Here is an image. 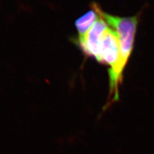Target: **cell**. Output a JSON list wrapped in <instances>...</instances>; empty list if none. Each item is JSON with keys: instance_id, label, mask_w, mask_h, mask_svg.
I'll return each mask as SVG.
<instances>
[{"instance_id": "obj_1", "label": "cell", "mask_w": 154, "mask_h": 154, "mask_svg": "<svg viewBox=\"0 0 154 154\" xmlns=\"http://www.w3.org/2000/svg\"><path fill=\"white\" fill-rule=\"evenodd\" d=\"M91 8L94 9L114 30L118 35L120 45V57L117 64L108 69L109 95L108 106L119 100V88L123 81V71L133 51L134 39L139 23V16L119 17L105 12L97 3H93Z\"/></svg>"}, {"instance_id": "obj_2", "label": "cell", "mask_w": 154, "mask_h": 154, "mask_svg": "<svg viewBox=\"0 0 154 154\" xmlns=\"http://www.w3.org/2000/svg\"><path fill=\"white\" fill-rule=\"evenodd\" d=\"M108 28L107 23L100 16L84 39L76 42V45L80 48L84 55L94 58L96 61H98L101 39Z\"/></svg>"}, {"instance_id": "obj_3", "label": "cell", "mask_w": 154, "mask_h": 154, "mask_svg": "<svg viewBox=\"0 0 154 154\" xmlns=\"http://www.w3.org/2000/svg\"><path fill=\"white\" fill-rule=\"evenodd\" d=\"M120 57V45L116 32L109 27L103 33L100 45L98 62L112 68L117 64Z\"/></svg>"}, {"instance_id": "obj_4", "label": "cell", "mask_w": 154, "mask_h": 154, "mask_svg": "<svg viewBox=\"0 0 154 154\" xmlns=\"http://www.w3.org/2000/svg\"><path fill=\"white\" fill-rule=\"evenodd\" d=\"M91 8L92 9L80 17L75 23V26L78 32V37L74 40L75 43L84 39L91 27L100 17L97 12L93 8Z\"/></svg>"}]
</instances>
